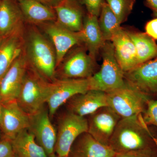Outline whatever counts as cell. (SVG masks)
<instances>
[{
  "instance_id": "cell-21",
  "label": "cell",
  "mask_w": 157,
  "mask_h": 157,
  "mask_svg": "<svg viewBox=\"0 0 157 157\" xmlns=\"http://www.w3.org/2000/svg\"><path fill=\"white\" fill-rule=\"evenodd\" d=\"M79 33L82 45L90 55L96 59L106 42L99 27L98 17L87 13L83 20L82 29Z\"/></svg>"
},
{
  "instance_id": "cell-15",
  "label": "cell",
  "mask_w": 157,
  "mask_h": 157,
  "mask_svg": "<svg viewBox=\"0 0 157 157\" xmlns=\"http://www.w3.org/2000/svg\"><path fill=\"white\" fill-rule=\"evenodd\" d=\"M67 111L85 117L101 107L107 106L106 93L97 90H89L78 94L67 101Z\"/></svg>"
},
{
  "instance_id": "cell-14",
  "label": "cell",
  "mask_w": 157,
  "mask_h": 157,
  "mask_svg": "<svg viewBox=\"0 0 157 157\" xmlns=\"http://www.w3.org/2000/svg\"><path fill=\"white\" fill-rule=\"evenodd\" d=\"M30 115L21 108L17 101L2 103L0 130L3 137L12 140L29 126Z\"/></svg>"
},
{
  "instance_id": "cell-28",
  "label": "cell",
  "mask_w": 157,
  "mask_h": 157,
  "mask_svg": "<svg viewBox=\"0 0 157 157\" xmlns=\"http://www.w3.org/2000/svg\"><path fill=\"white\" fill-rule=\"evenodd\" d=\"M114 157H157L156 146L149 148L116 154Z\"/></svg>"
},
{
  "instance_id": "cell-36",
  "label": "cell",
  "mask_w": 157,
  "mask_h": 157,
  "mask_svg": "<svg viewBox=\"0 0 157 157\" xmlns=\"http://www.w3.org/2000/svg\"><path fill=\"white\" fill-rule=\"evenodd\" d=\"M4 37L0 35V46L2 45V43L3 40H4Z\"/></svg>"
},
{
  "instance_id": "cell-34",
  "label": "cell",
  "mask_w": 157,
  "mask_h": 157,
  "mask_svg": "<svg viewBox=\"0 0 157 157\" xmlns=\"http://www.w3.org/2000/svg\"><path fill=\"white\" fill-rule=\"evenodd\" d=\"M2 103L0 99V124H1V116H2Z\"/></svg>"
},
{
  "instance_id": "cell-38",
  "label": "cell",
  "mask_w": 157,
  "mask_h": 157,
  "mask_svg": "<svg viewBox=\"0 0 157 157\" xmlns=\"http://www.w3.org/2000/svg\"><path fill=\"white\" fill-rule=\"evenodd\" d=\"M3 137V134L2 133V131L0 130V140L2 139V138Z\"/></svg>"
},
{
  "instance_id": "cell-41",
  "label": "cell",
  "mask_w": 157,
  "mask_h": 157,
  "mask_svg": "<svg viewBox=\"0 0 157 157\" xmlns=\"http://www.w3.org/2000/svg\"><path fill=\"white\" fill-rule=\"evenodd\" d=\"M1 0H0V2H1Z\"/></svg>"
},
{
  "instance_id": "cell-8",
  "label": "cell",
  "mask_w": 157,
  "mask_h": 157,
  "mask_svg": "<svg viewBox=\"0 0 157 157\" xmlns=\"http://www.w3.org/2000/svg\"><path fill=\"white\" fill-rule=\"evenodd\" d=\"M89 90L88 78H56L52 82L50 95L46 102L50 117H52L59 108L70 98Z\"/></svg>"
},
{
  "instance_id": "cell-35",
  "label": "cell",
  "mask_w": 157,
  "mask_h": 157,
  "mask_svg": "<svg viewBox=\"0 0 157 157\" xmlns=\"http://www.w3.org/2000/svg\"><path fill=\"white\" fill-rule=\"evenodd\" d=\"M48 157H68L67 156H59L58 155H56V154L53 153V154L50 155L48 156Z\"/></svg>"
},
{
  "instance_id": "cell-32",
  "label": "cell",
  "mask_w": 157,
  "mask_h": 157,
  "mask_svg": "<svg viewBox=\"0 0 157 157\" xmlns=\"http://www.w3.org/2000/svg\"><path fill=\"white\" fill-rule=\"evenodd\" d=\"M146 6L152 11L155 17H157V0H145Z\"/></svg>"
},
{
  "instance_id": "cell-20",
  "label": "cell",
  "mask_w": 157,
  "mask_h": 157,
  "mask_svg": "<svg viewBox=\"0 0 157 157\" xmlns=\"http://www.w3.org/2000/svg\"><path fill=\"white\" fill-rule=\"evenodd\" d=\"M26 23L36 26L56 21V16L52 7L36 0H17Z\"/></svg>"
},
{
  "instance_id": "cell-4",
  "label": "cell",
  "mask_w": 157,
  "mask_h": 157,
  "mask_svg": "<svg viewBox=\"0 0 157 157\" xmlns=\"http://www.w3.org/2000/svg\"><path fill=\"white\" fill-rule=\"evenodd\" d=\"M51 82L29 63L16 100L17 104L29 115L37 112L46 104L50 95Z\"/></svg>"
},
{
  "instance_id": "cell-29",
  "label": "cell",
  "mask_w": 157,
  "mask_h": 157,
  "mask_svg": "<svg viewBox=\"0 0 157 157\" xmlns=\"http://www.w3.org/2000/svg\"><path fill=\"white\" fill-rule=\"evenodd\" d=\"M80 5H84L88 14L99 17L102 6L105 0H78Z\"/></svg>"
},
{
  "instance_id": "cell-40",
  "label": "cell",
  "mask_w": 157,
  "mask_h": 157,
  "mask_svg": "<svg viewBox=\"0 0 157 157\" xmlns=\"http://www.w3.org/2000/svg\"><path fill=\"white\" fill-rule=\"evenodd\" d=\"M75 1H78V0H75Z\"/></svg>"
},
{
  "instance_id": "cell-7",
  "label": "cell",
  "mask_w": 157,
  "mask_h": 157,
  "mask_svg": "<svg viewBox=\"0 0 157 157\" xmlns=\"http://www.w3.org/2000/svg\"><path fill=\"white\" fill-rule=\"evenodd\" d=\"M87 118L69 111L64 113L59 122L54 152L59 156H67L72 144L82 134L88 132Z\"/></svg>"
},
{
  "instance_id": "cell-2",
  "label": "cell",
  "mask_w": 157,
  "mask_h": 157,
  "mask_svg": "<svg viewBox=\"0 0 157 157\" xmlns=\"http://www.w3.org/2000/svg\"><path fill=\"white\" fill-rule=\"evenodd\" d=\"M151 134L143 120L142 114L121 118L108 146L116 154L156 146Z\"/></svg>"
},
{
  "instance_id": "cell-9",
  "label": "cell",
  "mask_w": 157,
  "mask_h": 157,
  "mask_svg": "<svg viewBox=\"0 0 157 157\" xmlns=\"http://www.w3.org/2000/svg\"><path fill=\"white\" fill-rule=\"evenodd\" d=\"M38 26L42 28L53 45L56 53V68L72 48L82 45L79 32L69 30L56 21L45 23Z\"/></svg>"
},
{
  "instance_id": "cell-25",
  "label": "cell",
  "mask_w": 157,
  "mask_h": 157,
  "mask_svg": "<svg viewBox=\"0 0 157 157\" xmlns=\"http://www.w3.org/2000/svg\"><path fill=\"white\" fill-rule=\"evenodd\" d=\"M98 19L99 25L105 41H111L113 36L121 28V24L106 1L103 4Z\"/></svg>"
},
{
  "instance_id": "cell-33",
  "label": "cell",
  "mask_w": 157,
  "mask_h": 157,
  "mask_svg": "<svg viewBox=\"0 0 157 157\" xmlns=\"http://www.w3.org/2000/svg\"><path fill=\"white\" fill-rule=\"evenodd\" d=\"M36 1H39V2L45 4L46 6L53 8L54 6H56L59 2H60L62 0H36Z\"/></svg>"
},
{
  "instance_id": "cell-18",
  "label": "cell",
  "mask_w": 157,
  "mask_h": 157,
  "mask_svg": "<svg viewBox=\"0 0 157 157\" xmlns=\"http://www.w3.org/2000/svg\"><path fill=\"white\" fill-rule=\"evenodd\" d=\"M53 8L57 23L72 32L78 33L82 30L84 17L78 1L62 0Z\"/></svg>"
},
{
  "instance_id": "cell-22",
  "label": "cell",
  "mask_w": 157,
  "mask_h": 157,
  "mask_svg": "<svg viewBox=\"0 0 157 157\" xmlns=\"http://www.w3.org/2000/svg\"><path fill=\"white\" fill-rule=\"evenodd\" d=\"M25 23L17 0H1L0 35L6 37Z\"/></svg>"
},
{
  "instance_id": "cell-26",
  "label": "cell",
  "mask_w": 157,
  "mask_h": 157,
  "mask_svg": "<svg viewBox=\"0 0 157 157\" xmlns=\"http://www.w3.org/2000/svg\"><path fill=\"white\" fill-rule=\"evenodd\" d=\"M135 1L105 0L121 24L126 20L133 9Z\"/></svg>"
},
{
  "instance_id": "cell-19",
  "label": "cell",
  "mask_w": 157,
  "mask_h": 157,
  "mask_svg": "<svg viewBox=\"0 0 157 157\" xmlns=\"http://www.w3.org/2000/svg\"><path fill=\"white\" fill-rule=\"evenodd\" d=\"M116 153L95 139L87 132L78 136L72 144L68 157H114Z\"/></svg>"
},
{
  "instance_id": "cell-39",
  "label": "cell",
  "mask_w": 157,
  "mask_h": 157,
  "mask_svg": "<svg viewBox=\"0 0 157 157\" xmlns=\"http://www.w3.org/2000/svg\"><path fill=\"white\" fill-rule=\"evenodd\" d=\"M9 157H18L17 156V155H16L14 154L10 156H9Z\"/></svg>"
},
{
  "instance_id": "cell-24",
  "label": "cell",
  "mask_w": 157,
  "mask_h": 157,
  "mask_svg": "<svg viewBox=\"0 0 157 157\" xmlns=\"http://www.w3.org/2000/svg\"><path fill=\"white\" fill-rule=\"evenodd\" d=\"M135 45L138 65L157 57V44L145 33L126 30Z\"/></svg>"
},
{
  "instance_id": "cell-23",
  "label": "cell",
  "mask_w": 157,
  "mask_h": 157,
  "mask_svg": "<svg viewBox=\"0 0 157 157\" xmlns=\"http://www.w3.org/2000/svg\"><path fill=\"white\" fill-rule=\"evenodd\" d=\"M11 142L14 153L18 157H48L28 129L20 132Z\"/></svg>"
},
{
  "instance_id": "cell-30",
  "label": "cell",
  "mask_w": 157,
  "mask_h": 157,
  "mask_svg": "<svg viewBox=\"0 0 157 157\" xmlns=\"http://www.w3.org/2000/svg\"><path fill=\"white\" fill-rule=\"evenodd\" d=\"M14 154L11 140L3 137L0 140V157H9Z\"/></svg>"
},
{
  "instance_id": "cell-10",
  "label": "cell",
  "mask_w": 157,
  "mask_h": 157,
  "mask_svg": "<svg viewBox=\"0 0 157 157\" xmlns=\"http://www.w3.org/2000/svg\"><path fill=\"white\" fill-rule=\"evenodd\" d=\"M28 67L24 50L0 79V99L2 103L17 100Z\"/></svg>"
},
{
  "instance_id": "cell-27",
  "label": "cell",
  "mask_w": 157,
  "mask_h": 157,
  "mask_svg": "<svg viewBox=\"0 0 157 157\" xmlns=\"http://www.w3.org/2000/svg\"><path fill=\"white\" fill-rule=\"evenodd\" d=\"M142 117L147 126L152 125L157 127V99L149 100Z\"/></svg>"
},
{
  "instance_id": "cell-37",
  "label": "cell",
  "mask_w": 157,
  "mask_h": 157,
  "mask_svg": "<svg viewBox=\"0 0 157 157\" xmlns=\"http://www.w3.org/2000/svg\"><path fill=\"white\" fill-rule=\"evenodd\" d=\"M153 140L154 141L155 144L156 146V147L157 148V137H155V136H154Z\"/></svg>"
},
{
  "instance_id": "cell-12",
  "label": "cell",
  "mask_w": 157,
  "mask_h": 157,
  "mask_svg": "<svg viewBox=\"0 0 157 157\" xmlns=\"http://www.w3.org/2000/svg\"><path fill=\"white\" fill-rule=\"evenodd\" d=\"M128 85L147 95L157 96V57L124 73Z\"/></svg>"
},
{
  "instance_id": "cell-3",
  "label": "cell",
  "mask_w": 157,
  "mask_h": 157,
  "mask_svg": "<svg viewBox=\"0 0 157 157\" xmlns=\"http://www.w3.org/2000/svg\"><path fill=\"white\" fill-rule=\"evenodd\" d=\"M100 52L103 62L100 70L88 78L90 90L107 93L125 86L124 73L118 63L111 41H106Z\"/></svg>"
},
{
  "instance_id": "cell-5",
  "label": "cell",
  "mask_w": 157,
  "mask_h": 157,
  "mask_svg": "<svg viewBox=\"0 0 157 157\" xmlns=\"http://www.w3.org/2000/svg\"><path fill=\"white\" fill-rule=\"evenodd\" d=\"M97 64L83 45H76L66 55L56 68V78L83 79L97 72Z\"/></svg>"
},
{
  "instance_id": "cell-17",
  "label": "cell",
  "mask_w": 157,
  "mask_h": 157,
  "mask_svg": "<svg viewBox=\"0 0 157 157\" xmlns=\"http://www.w3.org/2000/svg\"><path fill=\"white\" fill-rule=\"evenodd\" d=\"M111 42L118 63L124 73L138 66L135 45L126 30L121 27L113 35Z\"/></svg>"
},
{
  "instance_id": "cell-11",
  "label": "cell",
  "mask_w": 157,
  "mask_h": 157,
  "mask_svg": "<svg viewBox=\"0 0 157 157\" xmlns=\"http://www.w3.org/2000/svg\"><path fill=\"white\" fill-rule=\"evenodd\" d=\"M88 116V133L98 142L108 146L121 118L109 106L101 107Z\"/></svg>"
},
{
  "instance_id": "cell-6",
  "label": "cell",
  "mask_w": 157,
  "mask_h": 157,
  "mask_svg": "<svg viewBox=\"0 0 157 157\" xmlns=\"http://www.w3.org/2000/svg\"><path fill=\"white\" fill-rule=\"evenodd\" d=\"M106 93L107 106L121 118L143 114L152 99L127 83L124 87Z\"/></svg>"
},
{
  "instance_id": "cell-16",
  "label": "cell",
  "mask_w": 157,
  "mask_h": 157,
  "mask_svg": "<svg viewBox=\"0 0 157 157\" xmlns=\"http://www.w3.org/2000/svg\"><path fill=\"white\" fill-rule=\"evenodd\" d=\"M25 29V23L4 38L0 46V79L24 50Z\"/></svg>"
},
{
  "instance_id": "cell-1",
  "label": "cell",
  "mask_w": 157,
  "mask_h": 157,
  "mask_svg": "<svg viewBox=\"0 0 157 157\" xmlns=\"http://www.w3.org/2000/svg\"><path fill=\"white\" fill-rule=\"evenodd\" d=\"M48 38L37 26L25 22L24 51L29 64L52 82L56 79V56Z\"/></svg>"
},
{
  "instance_id": "cell-31",
  "label": "cell",
  "mask_w": 157,
  "mask_h": 157,
  "mask_svg": "<svg viewBox=\"0 0 157 157\" xmlns=\"http://www.w3.org/2000/svg\"><path fill=\"white\" fill-rule=\"evenodd\" d=\"M145 33L154 40H157V17L147 23L145 26Z\"/></svg>"
},
{
  "instance_id": "cell-13",
  "label": "cell",
  "mask_w": 157,
  "mask_h": 157,
  "mask_svg": "<svg viewBox=\"0 0 157 157\" xmlns=\"http://www.w3.org/2000/svg\"><path fill=\"white\" fill-rule=\"evenodd\" d=\"M28 129L48 156L54 153L57 132L51 122L48 108L44 106L30 115Z\"/></svg>"
}]
</instances>
